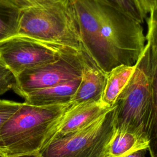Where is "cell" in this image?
Masks as SVG:
<instances>
[{
	"label": "cell",
	"instance_id": "cell-1",
	"mask_svg": "<svg viewBox=\"0 0 157 157\" xmlns=\"http://www.w3.org/2000/svg\"><path fill=\"white\" fill-rule=\"evenodd\" d=\"M147 44L128 83L114 105L115 131L132 132L148 138L153 150L157 134L156 14L147 19Z\"/></svg>",
	"mask_w": 157,
	"mask_h": 157
},
{
	"label": "cell",
	"instance_id": "cell-2",
	"mask_svg": "<svg viewBox=\"0 0 157 157\" xmlns=\"http://www.w3.org/2000/svg\"><path fill=\"white\" fill-rule=\"evenodd\" d=\"M75 104L34 105L21 102L0 129V152L7 157L40 152L50 143Z\"/></svg>",
	"mask_w": 157,
	"mask_h": 157
},
{
	"label": "cell",
	"instance_id": "cell-3",
	"mask_svg": "<svg viewBox=\"0 0 157 157\" xmlns=\"http://www.w3.org/2000/svg\"><path fill=\"white\" fill-rule=\"evenodd\" d=\"M99 13L98 35L112 69L134 66L145 45L142 24L105 0H95Z\"/></svg>",
	"mask_w": 157,
	"mask_h": 157
},
{
	"label": "cell",
	"instance_id": "cell-4",
	"mask_svg": "<svg viewBox=\"0 0 157 157\" xmlns=\"http://www.w3.org/2000/svg\"><path fill=\"white\" fill-rule=\"evenodd\" d=\"M17 35L67 47L79 52L82 42L75 10L69 0L21 11Z\"/></svg>",
	"mask_w": 157,
	"mask_h": 157
},
{
	"label": "cell",
	"instance_id": "cell-5",
	"mask_svg": "<svg viewBox=\"0 0 157 157\" xmlns=\"http://www.w3.org/2000/svg\"><path fill=\"white\" fill-rule=\"evenodd\" d=\"M115 131L113 105L87 126L53 140L39 153L44 157H106Z\"/></svg>",
	"mask_w": 157,
	"mask_h": 157
},
{
	"label": "cell",
	"instance_id": "cell-6",
	"mask_svg": "<svg viewBox=\"0 0 157 157\" xmlns=\"http://www.w3.org/2000/svg\"><path fill=\"white\" fill-rule=\"evenodd\" d=\"M82 61L80 53L70 49L57 59L24 70L15 77L12 90L23 97L39 89L69 82L81 77Z\"/></svg>",
	"mask_w": 157,
	"mask_h": 157
},
{
	"label": "cell",
	"instance_id": "cell-7",
	"mask_svg": "<svg viewBox=\"0 0 157 157\" xmlns=\"http://www.w3.org/2000/svg\"><path fill=\"white\" fill-rule=\"evenodd\" d=\"M70 49L17 35L0 43V61L15 77L24 70L57 59Z\"/></svg>",
	"mask_w": 157,
	"mask_h": 157
},
{
	"label": "cell",
	"instance_id": "cell-8",
	"mask_svg": "<svg viewBox=\"0 0 157 157\" xmlns=\"http://www.w3.org/2000/svg\"><path fill=\"white\" fill-rule=\"evenodd\" d=\"M80 53L82 61L81 78L70 101L75 104L100 100L106 77V73L101 69L82 45Z\"/></svg>",
	"mask_w": 157,
	"mask_h": 157
},
{
	"label": "cell",
	"instance_id": "cell-9",
	"mask_svg": "<svg viewBox=\"0 0 157 157\" xmlns=\"http://www.w3.org/2000/svg\"><path fill=\"white\" fill-rule=\"evenodd\" d=\"M111 108L104 105L101 99L72 105L58 127L50 142L87 126Z\"/></svg>",
	"mask_w": 157,
	"mask_h": 157
},
{
	"label": "cell",
	"instance_id": "cell-10",
	"mask_svg": "<svg viewBox=\"0 0 157 157\" xmlns=\"http://www.w3.org/2000/svg\"><path fill=\"white\" fill-rule=\"evenodd\" d=\"M81 77L26 94L25 102L34 105H47L70 102L79 85Z\"/></svg>",
	"mask_w": 157,
	"mask_h": 157
},
{
	"label": "cell",
	"instance_id": "cell-11",
	"mask_svg": "<svg viewBox=\"0 0 157 157\" xmlns=\"http://www.w3.org/2000/svg\"><path fill=\"white\" fill-rule=\"evenodd\" d=\"M151 141L144 136L129 132L115 131L107 148L106 157H126L134 153L150 150Z\"/></svg>",
	"mask_w": 157,
	"mask_h": 157
},
{
	"label": "cell",
	"instance_id": "cell-12",
	"mask_svg": "<svg viewBox=\"0 0 157 157\" xmlns=\"http://www.w3.org/2000/svg\"><path fill=\"white\" fill-rule=\"evenodd\" d=\"M135 69V65H118L106 73L105 82L101 95V102L109 107H112L123 90Z\"/></svg>",
	"mask_w": 157,
	"mask_h": 157
},
{
	"label": "cell",
	"instance_id": "cell-13",
	"mask_svg": "<svg viewBox=\"0 0 157 157\" xmlns=\"http://www.w3.org/2000/svg\"><path fill=\"white\" fill-rule=\"evenodd\" d=\"M59 0H0V13L20 12L31 7L46 6Z\"/></svg>",
	"mask_w": 157,
	"mask_h": 157
},
{
	"label": "cell",
	"instance_id": "cell-14",
	"mask_svg": "<svg viewBox=\"0 0 157 157\" xmlns=\"http://www.w3.org/2000/svg\"><path fill=\"white\" fill-rule=\"evenodd\" d=\"M20 13H0V43L17 35Z\"/></svg>",
	"mask_w": 157,
	"mask_h": 157
},
{
	"label": "cell",
	"instance_id": "cell-15",
	"mask_svg": "<svg viewBox=\"0 0 157 157\" xmlns=\"http://www.w3.org/2000/svg\"><path fill=\"white\" fill-rule=\"evenodd\" d=\"M120 9L141 24L144 23L147 15L144 13L139 0H105Z\"/></svg>",
	"mask_w": 157,
	"mask_h": 157
},
{
	"label": "cell",
	"instance_id": "cell-16",
	"mask_svg": "<svg viewBox=\"0 0 157 157\" xmlns=\"http://www.w3.org/2000/svg\"><path fill=\"white\" fill-rule=\"evenodd\" d=\"M21 102L0 99V129L11 116L18 109Z\"/></svg>",
	"mask_w": 157,
	"mask_h": 157
},
{
	"label": "cell",
	"instance_id": "cell-17",
	"mask_svg": "<svg viewBox=\"0 0 157 157\" xmlns=\"http://www.w3.org/2000/svg\"><path fill=\"white\" fill-rule=\"evenodd\" d=\"M15 83V76L0 61V95L12 90Z\"/></svg>",
	"mask_w": 157,
	"mask_h": 157
},
{
	"label": "cell",
	"instance_id": "cell-18",
	"mask_svg": "<svg viewBox=\"0 0 157 157\" xmlns=\"http://www.w3.org/2000/svg\"><path fill=\"white\" fill-rule=\"evenodd\" d=\"M146 15L153 10H156L157 0H139Z\"/></svg>",
	"mask_w": 157,
	"mask_h": 157
},
{
	"label": "cell",
	"instance_id": "cell-19",
	"mask_svg": "<svg viewBox=\"0 0 157 157\" xmlns=\"http://www.w3.org/2000/svg\"><path fill=\"white\" fill-rule=\"evenodd\" d=\"M13 157H44V156H43L39 152H37V153H33L18 155Z\"/></svg>",
	"mask_w": 157,
	"mask_h": 157
},
{
	"label": "cell",
	"instance_id": "cell-20",
	"mask_svg": "<svg viewBox=\"0 0 157 157\" xmlns=\"http://www.w3.org/2000/svg\"><path fill=\"white\" fill-rule=\"evenodd\" d=\"M126 157H145V150H142V151L134 153L132 154H131L127 156Z\"/></svg>",
	"mask_w": 157,
	"mask_h": 157
},
{
	"label": "cell",
	"instance_id": "cell-21",
	"mask_svg": "<svg viewBox=\"0 0 157 157\" xmlns=\"http://www.w3.org/2000/svg\"><path fill=\"white\" fill-rule=\"evenodd\" d=\"M0 157H7V156L5 155H4L3 153L0 152Z\"/></svg>",
	"mask_w": 157,
	"mask_h": 157
}]
</instances>
